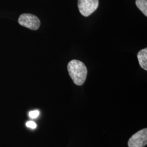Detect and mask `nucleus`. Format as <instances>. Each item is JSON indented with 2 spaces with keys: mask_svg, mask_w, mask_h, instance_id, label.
Wrapping results in <instances>:
<instances>
[{
  "mask_svg": "<svg viewBox=\"0 0 147 147\" xmlns=\"http://www.w3.org/2000/svg\"><path fill=\"white\" fill-rule=\"evenodd\" d=\"M67 68L69 74L75 84L81 86L84 84L87 75V69L84 63L73 59L69 62Z\"/></svg>",
  "mask_w": 147,
  "mask_h": 147,
  "instance_id": "1",
  "label": "nucleus"
},
{
  "mask_svg": "<svg viewBox=\"0 0 147 147\" xmlns=\"http://www.w3.org/2000/svg\"><path fill=\"white\" fill-rule=\"evenodd\" d=\"M99 0H78V8L80 13L85 17L93 14L97 9Z\"/></svg>",
  "mask_w": 147,
  "mask_h": 147,
  "instance_id": "2",
  "label": "nucleus"
},
{
  "mask_svg": "<svg viewBox=\"0 0 147 147\" xmlns=\"http://www.w3.org/2000/svg\"><path fill=\"white\" fill-rule=\"evenodd\" d=\"M19 24L32 30H37L40 26V21L36 16L31 14H23L20 16Z\"/></svg>",
  "mask_w": 147,
  "mask_h": 147,
  "instance_id": "3",
  "label": "nucleus"
},
{
  "mask_svg": "<svg viewBox=\"0 0 147 147\" xmlns=\"http://www.w3.org/2000/svg\"><path fill=\"white\" fill-rule=\"evenodd\" d=\"M147 144V128L141 130L133 135L128 141L129 147H144Z\"/></svg>",
  "mask_w": 147,
  "mask_h": 147,
  "instance_id": "4",
  "label": "nucleus"
},
{
  "mask_svg": "<svg viewBox=\"0 0 147 147\" xmlns=\"http://www.w3.org/2000/svg\"><path fill=\"white\" fill-rule=\"evenodd\" d=\"M137 58L141 68L145 70H147V48L142 49L138 52L137 54Z\"/></svg>",
  "mask_w": 147,
  "mask_h": 147,
  "instance_id": "5",
  "label": "nucleus"
},
{
  "mask_svg": "<svg viewBox=\"0 0 147 147\" xmlns=\"http://www.w3.org/2000/svg\"><path fill=\"white\" fill-rule=\"evenodd\" d=\"M136 5L143 14L147 16V0H136Z\"/></svg>",
  "mask_w": 147,
  "mask_h": 147,
  "instance_id": "6",
  "label": "nucleus"
},
{
  "mask_svg": "<svg viewBox=\"0 0 147 147\" xmlns=\"http://www.w3.org/2000/svg\"><path fill=\"white\" fill-rule=\"evenodd\" d=\"M39 115V112L38 110L32 111L29 113L30 117L33 119L36 118Z\"/></svg>",
  "mask_w": 147,
  "mask_h": 147,
  "instance_id": "7",
  "label": "nucleus"
},
{
  "mask_svg": "<svg viewBox=\"0 0 147 147\" xmlns=\"http://www.w3.org/2000/svg\"><path fill=\"white\" fill-rule=\"evenodd\" d=\"M26 126L28 127H30V128L32 129H36L37 127L36 123L35 122L33 121H27L26 124Z\"/></svg>",
  "mask_w": 147,
  "mask_h": 147,
  "instance_id": "8",
  "label": "nucleus"
}]
</instances>
